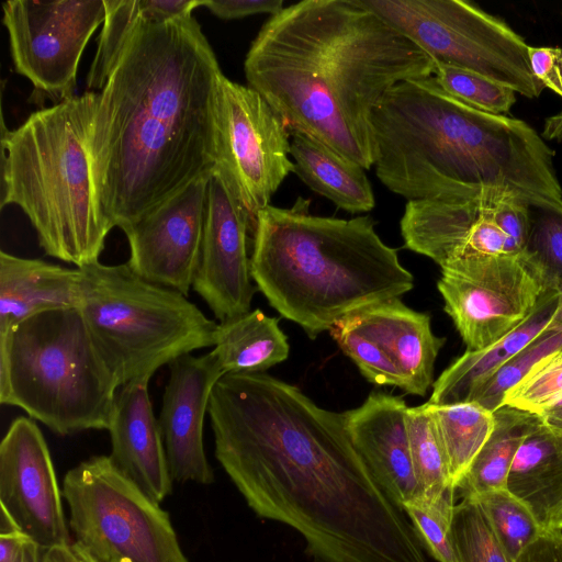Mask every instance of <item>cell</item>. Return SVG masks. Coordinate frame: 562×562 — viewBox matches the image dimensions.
<instances>
[{
  "instance_id": "cell-8",
  "label": "cell",
  "mask_w": 562,
  "mask_h": 562,
  "mask_svg": "<svg viewBox=\"0 0 562 562\" xmlns=\"http://www.w3.org/2000/svg\"><path fill=\"white\" fill-rule=\"evenodd\" d=\"M79 269L80 312L120 387L214 346L217 324L184 294L142 279L126 262L98 260Z\"/></svg>"
},
{
  "instance_id": "cell-30",
  "label": "cell",
  "mask_w": 562,
  "mask_h": 562,
  "mask_svg": "<svg viewBox=\"0 0 562 562\" xmlns=\"http://www.w3.org/2000/svg\"><path fill=\"white\" fill-rule=\"evenodd\" d=\"M406 429L420 502H432L453 486L435 423L425 404L407 408Z\"/></svg>"
},
{
  "instance_id": "cell-24",
  "label": "cell",
  "mask_w": 562,
  "mask_h": 562,
  "mask_svg": "<svg viewBox=\"0 0 562 562\" xmlns=\"http://www.w3.org/2000/svg\"><path fill=\"white\" fill-rule=\"evenodd\" d=\"M508 490L532 512L543 529L562 515V432L540 423L518 448Z\"/></svg>"
},
{
  "instance_id": "cell-3",
  "label": "cell",
  "mask_w": 562,
  "mask_h": 562,
  "mask_svg": "<svg viewBox=\"0 0 562 562\" xmlns=\"http://www.w3.org/2000/svg\"><path fill=\"white\" fill-rule=\"evenodd\" d=\"M434 59L361 0H303L271 15L244 63L248 87L291 133L370 169L372 116L400 82L432 76Z\"/></svg>"
},
{
  "instance_id": "cell-10",
  "label": "cell",
  "mask_w": 562,
  "mask_h": 562,
  "mask_svg": "<svg viewBox=\"0 0 562 562\" xmlns=\"http://www.w3.org/2000/svg\"><path fill=\"white\" fill-rule=\"evenodd\" d=\"M435 63L479 74L526 98L544 87L526 41L504 20L464 0H361Z\"/></svg>"
},
{
  "instance_id": "cell-26",
  "label": "cell",
  "mask_w": 562,
  "mask_h": 562,
  "mask_svg": "<svg viewBox=\"0 0 562 562\" xmlns=\"http://www.w3.org/2000/svg\"><path fill=\"white\" fill-rule=\"evenodd\" d=\"M213 347L224 374L263 372L286 360L290 351L279 319L259 308L220 322Z\"/></svg>"
},
{
  "instance_id": "cell-6",
  "label": "cell",
  "mask_w": 562,
  "mask_h": 562,
  "mask_svg": "<svg viewBox=\"0 0 562 562\" xmlns=\"http://www.w3.org/2000/svg\"><path fill=\"white\" fill-rule=\"evenodd\" d=\"M97 100L87 91L33 112L13 131L1 124V209L18 205L45 254L76 268L99 260L112 229L91 172Z\"/></svg>"
},
{
  "instance_id": "cell-37",
  "label": "cell",
  "mask_w": 562,
  "mask_h": 562,
  "mask_svg": "<svg viewBox=\"0 0 562 562\" xmlns=\"http://www.w3.org/2000/svg\"><path fill=\"white\" fill-rule=\"evenodd\" d=\"M527 254L546 291L562 293V216L542 212L531 222Z\"/></svg>"
},
{
  "instance_id": "cell-23",
  "label": "cell",
  "mask_w": 562,
  "mask_h": 562,
  "mask_svg": "<svg viewBox=\"0 0 562 562\" xmlns=\"http://www.w3.org/2000/svg\"><path fill=\"white\" fill-rule=\"evenodd\" d=\"M560 293L546 291L529 316L496 342L467 350L432 383L427 403L449 405L471 402L475 393L507 361L547 330L554 327Z\"/></svg>"
},
{
  "instance_id": "cell-28",
  "label": "cell",
  "mask_w": 562,
  "mask_h": 562,
  "mask_svg": "<svg viewBox=\"0 0 562 562\" xmlns=\"http://www.w3.org/2000/svg\"><path fill=\"white\" fill-rule=\"evenodd\" d=\"M494 418L490 438L456 487L462 498L508 488L515 454L524 439L540 423L537 414L508 405L496 409Z\"/></svg>"
},
{
  "instance_id": "cell-32",
  "label": "cell",
  "mask_w": 562,
  "mask_h": 562,
  "mask_svg": "<svg viewBox=\"0 0 562 562\" xmlns=\"http://www.w3.org/2000/svg\"><path fill=\"white\" fill-rule=\"evenodd\" d=\"M562 350V326L547 330L509 361H507L475 393L471 402H476L491 412L503 405L505 394L518 384L537 364Z\"/></svg>"
},
{
  "instance_id": "cell-13",
  "label": "cell",
  "mask_w": 562,
  "mask_h": 562,
  "mask_svg": "<svg viewBox=\"0 0 562 562\" xmlns=\"http://www.w3.org/2000/svg\"><path fill=\"white\" fill-rule=\"evenodd\" d=\"M290 131L252 88L221 78L217 97V165L248 211L254 229L283 180L294 172Z\"/></svg>"
},
{
  "instance_id": "cell-12",
  "label": "cell",
  "mask_w": 562,
  "mask_h": 562,
  "mask_svg": "<svg viewBox=\"0 0 562 562\" xmlns=\"http://www.w3.org/2000/svg\"><path fill=\"white\" fill-rule=\"evenodd\" d=\"M16 72L33 85L34 102L72 95L88 41L104 22V0H9L2 3Z\"/></svg>"
},
{
  "instance_id": "cell-25",
  "label": "cell",
  "mask_w": 562,
  "mask_h": 562,
  "mask_svg": "<svg viewBox=\"0 0 562 562\" xmlns=\"http://www.w3.org/2000/svg\"><path fill=\"white\" fill-rule=\"evenodd\" d=\"M294 172L314 192L349 213H364L375 205L371 183L359 164L325 144L292 133Z\"/></svg>"
},
{
  "instance_id": "cell-45",
  "label": "cell",
  "mask_w": 562,
  "mask_h": 562,
  "mask_svg": "<svg viewBox=\"0 0 562 562\" xmlns=\"http://www.w3.org/2000/svg\"><path fill=\"white\" fill-rule=\"evenodd\" d=\"M542 136L546 139H562V112L546 120Z\"/></svg>"
},
{
  "instance_id": "cell-5",
  "label": "cell",
  "mask_w": 562,
  "mask_h": 562,
  "mask_svg": "<svg viewBox=\"0 0 562 562\" xmlns=\"http://www.w3.org/2000/svg\"><path fill=\"white\" fill-rule=\"evenodd\" d=\"M251 278L269 304L311 339L341 318L400 297L414 286L397 251L368 215L350 220L310 213V201L258 212Z\"/></svg>"
},
{
  "instance_id": "cell-7",
  "label": "cell",
  "mask_w": 562,
  "mask_h": 562,
  "mask_svg": "<svg viewBox=\"0 0 562 562\" xmlns=\"http://www.w3.org/2000/svg\"><path fill=\"white\" fill-rule=\"evenodd\" d=\"M119 389L80 308L46 311L0 335V403L58 436L108 429Z\"/></svg>"
},
{
  "instance_id": "cell-39",
  "label": "cell",
  "mask_w": 562,
  "mask_h": 562,
  "mask_svg": "<svg viewBox=\"0 0 562 562\" xmlns=\"http://www.w3.org/2000/svg\"><path fill=\"white\" fill-rule=\"evenodd\" d=\"M528 54L533 76L562 98V48L529 46Z\"/></svg>"
},
{
  "instance_id": "cell-34",
  "label": "cell",
  "mask_w": 562,
  "mask_h": 562,
  "mask_svg": "<svg viewBox=\"0 0 562 562\" xmlns=\"http://www.w3.org/2000/svg\"><path fill=\"white\" fill-rule=\"evenodd\" d=\"M454 495L456 488L449 487L432 502H417L403 509L420 544L438 562H457L452 542Z\"/></svg>"
},
{
  "instance_id": "cell-43",
  "label": "cell",
  "mask_w": 562,
  "mask_h": 562,
  "mask_svg": "<svg viewBox=\"0 0 562 562\" xmlns=\"http://www.w3.org/2000/svg\"><path fill=\"white\" fill-rule=\"evenodd\" d=\"M42 562H99L75 540L43 549Z\"/></svg>"
},
{
  "instance_id": "cell-21",
  "label": "cell",
  "mask_w": 562,
  "mask_h": 562,
  "mask_svg": "<svg viewBox=\"0 0 562 562\" xmlns=\"http://www.w3.org/2000/svg\"><path fill=\"white\" fill-rule=\"evenodd\" d=\"M379 345L395 363L404 392L424 396L434 383V367L446 339L431 330L430 316L391 299L345 317Z\"/></svg>"
},
{
  "instance_id": "cell-44",
  "label": "cell",
  "mask_w": 562,
  "mask_h": 562,
  "mask_svg": "<svg viewBox=\"0 0 562 562\" xmlns=\"http://www.w3.org/2000/svg\"><path fill=\"white\" fill-rule=\"evenodd\" d=\"M547 427L562 432V393L552 398L537 413Z\"/></svg>"
},
{
  "instance_id": "cell-22",
  "label": "cell",
  "mask_w": 562,
  "mask_h": 562,
  "mask_svg": "<svg viewBox=\"0 0 562 562\" xmlns=\"http://www.w3.org/2000/svg\"><path fill=\"white\" fill-rule=\"evenodd\" d=\"M80 304L79 268L0 251V335L36 314Z\"/></svg>"
},
{
  "instance_id": "cell-14",
  "label": "cell",
  "mask_w": 562,
  "mask_h": 562,
  "mask_svg": "<svg viewBox=\"0 0 562 562\" xmlns=\"http://www.w3.org/2000/svg\"><path fill=\"white\" fill-rule=\"evenodd\" d=\"M437 288L467 350L496 342L519 326L546 292L527 250L441 268Z\"/></svg>"
},
{
  "instance_id": "cell-2",
  "label": "cell",
  "mask_w": 562,
  "mask_h": 562,
  "mask_svg": "<svg viewBox=\"0 0 562 562\" xmlns=\"http://www.w3.org/2000/svg\"><path fill=\"white\" fill-rule=\"evenodd\" d=\"M223 75L192 14L135 30L98 93L90 130L92 178L112 228L213 172Z\"/></svg>"
},
{
  "instance_id": "cell-19",
  "label": "cell",
  "mask_w": 562,
  "mask_h": 562,
  "mask_svg": "<svg viewBox=\"0 0 562 562\" xmlns=\"http://www.w3.org/2000/svg\"><path fill=\"white\" fill-rule=\"evenodd\" d=\"M408 406L400 396L372 392L344 412L350 439L389 498L402 510L422 501L406 429Z\"/></svg>"
},
{
  "instance_id": "cell-16",
  "label": "cell",
  "mask_w": 562,
  "mask_h": 562,
  "mask_svg": "<svg viewBox=\"0 0 562 562\" xmlns=\"http://www.w3.org/2000/svg\"><path fill=\"white\" fill-rule=\"evenodd\" d=\"M252 220L225 175L210 176L201 259L193 291L222 321L250 311L258 290L252 284L248 234Z\"/></svg>"
},
{
  "instance_id": "cell-15",
  "label": "cell",
  "mask_w": 562,
  "mask_h": 562,
  "mask_svg": "<svg viewBox=\"0 0 562 562\" xmlns=\"http://www.w3.org/2000/svg\"><path fill=\"white\" fill-rule=\"evenodd\" d=\"M63 492L34 419L14 418L0 442V505L42 549L71 540Z\"/></svg>"
},
{
  "instance_id": "cell-4",
  "label": "cell",
  "mask_w": 562,
  "mask_h": 562,
  "mask_svg": "<svg viewBox=\"0 0 562 562\" xmlns=\"http://www.w3.org/2000/svg\"><path fill=\"white\" fill-rule=\"evenodd\" d=\"M378 179L407 201L515 196L562 216L555 151L525 121L476 110L432 76L397 83L372 116Z\"/></svg>"
},
{
  "instance_id": "cell-9",
  "label": "cell",
  "mask_w": 562,
  "mask_h": 562,
  "mask_svg": "<svg viewBox=\"0 0 562 562\" xmlns=\"http://www.w3.org/2000/svg\"><path fill=\"white\" fill-rule=\"evenodd\" d=\"M68 525L99 562H189L169 514L125 475L110 456H92L67 471Z\"/></svg>"
},
{
  "instance_id": "cell-31",
  "label": "cell",
  "mask_w": 562,
  "mask_h": 562,
  "mask_svg": "<svg viewBox=\"0 0 562 562\" xmlns=\"http://www.w3.org/2000/svg\"><path fill=\"white\" fill-rule=\"evenodd\" d=\"M465 498L479 506L496 539L513 562L544 530L530 508L508 488Z\"/></svg>"
},
{
  "instance_id": "cell-38",
  "label": "cell",
  "mask_w": 562,
  "mask_h": 562,
  "mask_svg": "<svg viewBox=\"0 0 562 562\" xmlns=\"http://www.w3.org/2000/svg\"><path fill=\"white\" fill-rule=\"evenodd\" d=\"M561 393L562 350L537 364L510 389L504 396L503 405L535 414Z\"/></svg>"
},
{
  "instance_id": "cell-1",
  "label": "cell",
  "mask_w": 562,
  "mask_h": 562,
  "mask_svg": "<svg viewBox=\"0 0 562 562\" xmlns=\"http://www.w3.org/2000/svg\"><path fill=\"white\" fill-rule=\"evenodd\" d=\"M207 415L215 458L247 505L296 530L313 562H426L408 517L355 448L344 413L259 372L224 374Z\"/></svg>"
},
{
  "instance_id": "cell-35",
  "label": "cell",
  "mask_w": 562,
  "mask_h": 562,
  "mask_svg": "<svg viewBox=\"0 0 562 562\" xmlns=\"http://www.w3.org/2000/svg\"><path fill=\"white\" fill-rule=\"evenodd\" d=\"M452 542L457 562H513L479 506L469 498L454 506Z\"/></svg>"
},
{
  "instance_id": "cell-17",
  "label": "cell",
  "mask_w": 562,
  "mask_h": 562,
  "mask_svg": "<svg viewBox=\"0 0 562 562\" xmlns=\"http://www.w3.org/2000/svg\"><path fill=\"white\" fill-rule=\"evenodd\" d=\"M210 176L122 229L130 246L126 263L138 277L188 296L201 259Z\"/></svg>"
},
{
  "instance_id": "cell-42",
  "label": "cell",
  "mask_w": 562,
  "mask_h": 562,
  "mask_svg": "<svg viewBox=\"0 0 562 562\" xmlns=\"http://www.w3.org/2000/svg\"><path fill=\"white\" fill-rule=\"evenodd\" d=\"M515 562H562V531L544 529Z\"/></svg>"
},
{
  "instance_id": "cell-11",
  "label": "cell",
  "mask_w": 562,
  "mask_h": 562,
  "mask_svg": "<svg viewBox=\"0 0 562 562\" xmlns=\"http://www.w3.org/2000/svg\"><path fill=\"white\" fill-rule=\"evenodd\" d=\"M530 206L504 193L463 201H407L401 218L404 246L434 260L450 263L527 250Z\"/></svg>"
},
{
  "instance_id": "cell-20",
  "label": "cell",
  "mask_w": 562,
  "mask_h": 562,
  "mask_svg": "<svg viewBox=\"0 0 562 562\" xmlns=\"http://www.w3.org/2000/svg\"><path fill=\"white\" fill-rule=\"evenodd\" d=\"M149 380L132 381L117 391L110 424L113 463L154 501L172 492L158 419L148 393Z\"/></svg>"
},
{
  "instance_id": "cell-40",
  "label": "cell",
  "mask_w": 562,
  "mask_h": 562,
  "mask_svg": "<svg viewBox=\"0 0 562 562\" xmlns=\"http://www.w3.org/2000/svg\"><path fill=\"white\" fill-rule=\"evenodd\" d=\"M204 7L221 19L234 20L262 13L274 15L284 8V2L282 0H205Z\"/></svg>"
},
{
  "instance_id": "cell-29",
  "label": "cell",
  "mask_w": 562,
  "mask_h": 562,
  "mask_svg": "<svg viewBox=\"0 0 562 562\" xmlns=\"http://www.w3.org/2000/svg\"><path fill=\"white\" fill-rule=\"evenodd\" d=\"M435 423L456 488L471 463L490 438L495 424L494 412L476 402L449 405L425 403Z\"/></svg>"
},
{
  "instance_id": "cell-27",
  "label": "cell",
  "mask_w": 562,
  "mask_h": 562,
  "mask_svg": "<svg viewBox=\"0 0 562 562\" xmlns=\"http://www.w3.org/2000/svg\"><path fill=\"white\" fill-rule=\"evenodd\" d=\"M205 0H104L106 15L87 76L89 89L102 90L131 36L143 22L162 23L191 15Z\"/></svg>"
},
{
  "instance_id": "cell-36",
  "label": "cell",
  "mask_w": 562,
  "mask_h": 562,
  "mask_svg": "<svg viewBox=\"0 0 562 562\" xmlns=\"http://www.w3.org/2000/svg\"><path fill=\"white\" fill-rule=\"evenodd\" d=\"M329 333L369 382L405 390L403 375L386 352L351 326L345 317L339 319Z\"/></svg>"
},
{
  "instance_id": "cell-46",
  "label": "cell",
  "mask_w": 562,
  "mask_h": 562,
  "mask_svg": "<svg viewBox=\"0 0 562 562\" xmlns=\"http://www.w3.org/2000/svg\"><path fill=\"white\" fill-rule=\"evenodd\" d=\"M554 326H562V293H560L559 304L554 314Z\"/></svg>"
},
{
  "instance_id": "cell-18",
  "label": "cell",
  "mask_w": 562,
  "mask_h": 562,
  "mask_svg": "<svg viewBox=\"0 0 562 562\" xmlns=\"http://www.w3.org/2000/svg\"><path fill=\"white\" fill-rule=\"evenodd\" d=\"M168 368L158 425L171 476L178 483L210 485L214 472L204 449V418L224 372L212 350L180 356Z\"/></svg>"
},
{
  "instance_id": "cell-47",
  "label": "cell",
  "mask_w": 562,
  "mask_h": 562,
  "mask_svg": "<svg viewBox=\"0 0 562 562\" xmlns=\"http://www.w3.org/2000/svg\"><path fill=\"white\" fill-rule=\"evenodd\" d=\"M555 530H559V531H562V515L560 516V518L558 519L554 528Z\"/></svg>"
},
{
  "instance_id": "cell-33",
  "label": "cell",
  "mask_w": 562,
  "mask_h": 562,
  "mask_svg": "<svg viewBox=\"0 0 562 562\" xmlns=\"http://www.w3.org/2000/svg\"><path fill=\"white\" fill-rule=\"evenodd\" d=\"M432 77L449 94L486 113L505 115L516 102V92L479 74L435 63Z\"/></svg>"
},
{
  "instance_id": "cell-41",
  "label": "cell",
  "mask_w": 562,
  "mask_h": 562,
  "mask_svg": "<svg viewBox=\"0 0 562 562\" xmlns=\"http://www.w3.org/2000/svg\"><path fill=\"white\" fill-rule=\"evenodd\" d=\"M43 549L18 530L0 533V562H42Z\"/></svg>"
}]
</instances>
